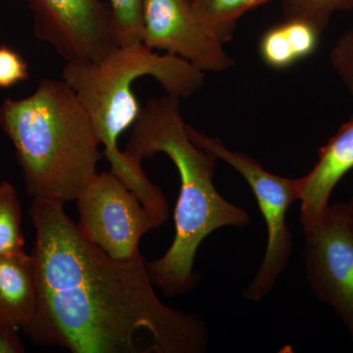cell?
<instances>
[{
    "mask_svg": "<svg viewBox=\"0 0 353 353\" xmlns=\"http://www.w3.org/2000/svg\"><path fill=\"white\" fill-rule=\"evenodd\" d=\"M0 127L15 148L32 199L76 201L97 174L101 141L62 79H43L32 94L6 99L0 105Z\"/></svg>",
    "mask_w": 353,
    "mask_h": 353,
    "instance_id": "obj_4",
    "label": "cell"
},
{
    "mask_svg": "<svg viewBox=\"0 0 353 353\" xmlns=\"http://www.w3.org/2000/svg\"><path fill=\"white\" fill-rule=\"evenodd\" d=\"M141 43L182 58L203 73H220L234 63L189 0H145Z\"/></svg>",
    "mask_w": 353,
    "mask_h": 353,
    "instance_id": "obj_9",
    "label": "cell"
},
{
    "mask_svg": "<svg viewBox=\"0 0 353 353\" xmlns=\"http://www.w3.org/2000/svg\"><path fill=\"white\" fill-rule=\"evenodd\" d=\"M187 125L180 99L167 94L154 97L141 108L124 150L138 165L164 153L180 176L174 216L175 238L160 259L146 263L153 285L170 297L185 296L196 290L201 277L194 272V259L209 234L221 228H243L250 221L245 209L228 201L216 189L217 159L192 141Z\"/></svg>",
    "mask_w": 353,
    "mask_h": 353,
    "instance_id": "obj_2",
    "label": "cell"
},
{
    "mask_svg": "<svg viewBox=\"0 0 353 353\" xmlns=\"http://www.w3.org/2000/svg\"><path fill=\"white\" fill-rule=\"evenodd\" d=\"M330 60L334 71L353 94V30L345 32L336 41Z\"/></svg>",
    "mask_w": 353,
    "mask_h": 353,
    "instance_id": "obj_18",
    "label": "cell"
},
{
    "mask_svg": "<svg viewBox=\"0 0 353 353\" xmlns=\"http://www.w3.org/2000/svg\"><path fill=\"white\" fill-rule=\"evenodd\" d=\"M189 1L190 2V0H189Z\"/></svg>",
    "mask_w": 353,
    "mask_h": 353,
    "instance_id": "obj_22",
    "label": "cell"
},
{
    "mask_svg": "<svg viewBox=\"0 0 353 353\" xmlns=\"http://www.w3.org/2000/svg\"><path fill=\"white\" fill-rule=\"evenodd\" d=\"M143 77H152L167 94L180 99L196 94L204 81L203 72L189 62L168 53L158 54L143 43L120 46L99 61L66 62L62 71V80L90 116L111 172L152 214L161 215L168 208L163 192L118 145L143 108L132 87Z\"/></svg>",
    "mask_w": 353,
    "mask_h": 353,
    "instance_id": "obj_3",
    "label": "cell"
},
{
    "mask_svg": "<svg viewBox=\"0 0 353 353\" xmlns=\"http://www.w3.org/2000/svg\"><path fill=\"white\" fill-rule=\"evenodd\" d=\"M259 54L267 66L276 70L287 69L301 61L285 22L273 26L262 34Z\"/></svg>",
    "mask_w": 353,
    "mask_h": 353,
    "instance_id": "obj_14",
    "label": "cell"
},
{
    "mask_svg": "<svg viewBox=\"0 0 353 353\" xmlns=\"http://www.w3.org/2000/svg\"><path fill=\"white\" fill-rule=\"evenodd\" d=\"M0 322L22 330L38 345H50L32 254L0 255Z\"/></svg>",
    "mask_w": 353,
    "mask_h": 353,
    "instance_id": "obj_10",
    "label": "cell"
},
{
    "mask_svg": "<svg viewBox=\"0 0 353 353\" xmlns=\"http://www.w3.org/2000/svg\"><path fill=\"white\" fill-rule=\"evenodd\" d=\"M285 19L308 21L323 31L336 11L352 8V0H283Z\"/></svg>",
    "mask_w": 353,
    "mask_h": 353,
    "instance_id": "obj_15",
    "label": "cell"
},
{
    "mask_svg": "<svg viewBox=\"0 0 353 353\" xmlns=\"http://www.w3.org/2000/svg\"><path fill=\"white\" fill-rule=\"evenodd\" d=\"M352 8H353V0H352Z\"/></svg>",
    "mask_w": 353,
    "mask_h": 353,
    "instance_id": "obj_21",
    "label": "cell"
},
{
    "mask_svg": "<svg viewBox=\"0 0 353 353\" xmlns=\"http://www.w3.org/2000/svg\"><path fill=\"white\" fill-rule=\"evenodd\" d=\"M353 169V117L319 150L312 170L299 178L301 222L312 220L330 204L341 179Z\"/></svg>",
    "mask_w": 353,
    "mask_h": 353,
    "instance_id": "obj_11",
    "label": "cell"
},
{
    "mask_svg": "<svg viewBox=\"0 0 353 353\" xmlns=\"http://www.w3.org/2000/svg\"><path fill=\"white\" fill-rule=\"evenodd\" d=\"M25 347L18 330L0 322V353H22Z\"/></svg>",
    "mask_w": 353,
    "mask_h": 353,
    "instance_id": "obj_19",
    "label": "cell"
},
{
    "mask_svg": "<svg viewBox=\"0 0 353 353\" xmlns=\"http://www.w3.org/2000/svg\"><path fill=\"white\" fill-rule=\"evenodd\" d=\"M30 78L29 66L18 51L0 46V88H10Z\"/></svg>",
    "mask_w": 353,
    "mask_h": 353,
    "instance_id": "obj_17",
    "label": "cell"
},
{
    "mask_svg": "<svg viewBox=\"0 0 353 353\" xmlns=\"http://www.w3.org/2000/svg\"><path fill=\"white\" fill-rule=\"evenodd\" d=\"M301 225L307 282L340 317L353 343V212L336 202Z\"/></svg>",
    "mask_w": 353,
    "mask_h": 353,
    "instance_id": "obj_6",
    "label": "cell"
},
{
    "mask_svg": "<svg viewBox=\"0 0 353 353\" xmlns=\"http://www.w3.org/2000/svg\"><path fill=\"white\" fill-rule=\"evenodd\" d=\"M32 256L50 345L73 353H202L201 318L162 303L143 255L115 259L88 240L64 204L32 199Z\"/></svg>",
    "mask_w": 353,
    "mask_h": 353,
    "instance_id": "obj_1",
    "label": "cell"
},
{
    "mask_svg": "<svg viewBox=\"0 0 353 353\" xmlns=\"http://www.w3.org/2000/svg\"><path fill=\"white\" fill-rule=\"evenodd\" d=\"M145 0H109L120 46L141 43Z\"/></svg>",
    "mask_w": 353,
    "mask_h": 353,
    "instance_id": "obj_16",
    "label": "cell"
},
{
    "mask_svg": "<svg viewBox=\"0 0 353 353\" xmlns=\"http://www.w3.org/2000/svg\"><path fill=\"white\" fill-rule=\"evenodd\" d=\"M22 210L17 192L7 181L0 182V255L25 252Z\"/></svg>",
    "mask_w": 353,
    "mask_h": 353,
    "instance_id": "obj_13",
    "label": "cell"
},
{
    "mask_svg": "<svg viewBox=\"0 0 353 353\" xmlns=\"http://www.w3.org/2000/svg\"><path fill=\"white\" fill-rule=\"evenodd\" d=\"M187 129L196 145L230 165L245 179L263 216L267 228L266 250L259 271L243 290L245 299L256 303L274 290L292 256V236L287 212L294 202L299 201V179L272 174L254 158L230 150L220 139L211 138L190 125Z\"/></svg>",
    "mask_w": 353,
    "mask_h": 353,
    "instance_id": "obj_5",
    "label": "cell"
},
{
    "mask_svg": "<svg viewBox=\"0 0 353 353\" xmlns=\"http://www.w3.org/2000/svg\"><path fill=\"white\" fill-rule=\"evenodd\" d=\"M270 0H190L199 19L227 43L233 37L236 23L245 14Z\"/></svg>",
    "mask_w": 353,
    "mask_h": 353,
    "instance_id": "obj_12",
    "label": "cell"
},
{
    "mask_svg": "<svg viewBox=\"0 0 353 353\" xmlns=\"http://www.w3.org/2000/svg\"><path fill=\"white\" fill-rule=\"evenodd\" d=\"M34 36L66 62L99 61L119 48L115 22L101 0H28Z\"/></svg>",
    "mask_w": 353,
    "mask_h": 353,
    "instance_id": "obj_8",
    "label": "cell"
},
{
    "mask_svg": "<svg viewBox=\"0 0 353 353\" xmlns=\"http://www.w3.org/2000/svg\"><path fill=\"white\" fill-rule=\"evenodd\" d=\"M347 203L348 208H350V210H352L353 212V196H352V199H350V201H348V202H347Z\"/></svg>",
    "mask_w": 353,
    "mask_h": 353,
    "instance_id": "obj_20",
    "label": "cell"
},
{
    "mask_svg": "<svg viewBox=\"0 0 353 353\" xmlns=\"http://www.w3.org/2000/svg\"><path fill=\"white\" fill-rule=\"evenodd\" d=\"M76 202L82 233L115 259L138 255L143 234L159 227L138 196L112 172L97 173Z\"/></svg>",
    "mask_w": 353,
    "mask_h": 353,
    "instance_id": "obj_7",
    "label": "cell"
}]
</instances>
